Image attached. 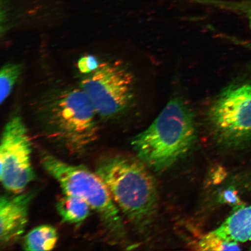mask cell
Masks as SVG:
<instances>
[{
  "mask_svg": "<svg viewBox=\"0 0 251 251\" xmlns=\"http://www.w3.org/2000/svg\"><path fill=\"white\" fill-rule=\"evenodd\" d=\"M98 61L93 55L84 56L77 62V68L81 74H88L95 71L99 67Z\"/></svg>",
  "mask_w": 251,
  "mask_h": 251,
  "instance_id": "cell-14",
  "label": "cell"
},
{
  "mask_svg": "<svg viewBox=\"0 0 251 251\" xmlns=\"http://www.w3.org/2000/svg\"><path fill=\"white\" fill-rule=\"evenodd\" d=\"M23 66L19 64H6L0 72V102L8 99L16 82L21 76Z\"/></svg>",
  "mask_w": 251,
  "mask_h": 251,
  "instance_id": "cell-12",
  "label": "cell"
},
{
  "mask_svg": "<svg viewBox=\"0 0 251 251\" xmlns=\"http://www.w3.org/2000/svg\"><path fill=\"white\" fill-rule=\"evenodd\" d=\"M56 209L63 222L75 225L85 221L92 209L80 198L65 194L56 202Z\"/></svg>",
  "mask_w": 251,
  "mask_h": 251,
  "instance_id": "cell-10",
  "label": "cell"
},
{
  "mask_svg": "<svg viewBox=\"0 0 251 251\" xmlns=\"http://www.w3.org/2000/svg\"><path fill=\"white\" fill-rule=\"evenodd\" d=\"M201 250L205 251H238L241 250L237 243L228 242L219 238L213 232L206 234L200 241Z\"/></svg>",
  "mask_w": 251,
  "mask_h": 251,
  "instance_id": "cell-13",
  "label": "cell"
},
{
  "mask_svg": "<svg viewBox=\"0 0 251 251\" xmlns=\"http://www.w3.org/2000/svg\"><path fill=\"white\" fill-rule=\"evenodd\" d=\"M57 230L50 225L39 226L29 232L24 238L23 247L25 251H51L58 243Z\"/></svg>",
  "mask_w": 251,
  "mask_h": 251,
  "instance_id": "cell-11",
  "label": "cell"
},
{
  "mask_svg": "<svg viewBox=\"0 0 251 251\" xmlns=\"http://www.w3.org/2000/svg\"><path fill=\"white\" fill-rule=\"evenodd\" d=\"M196 136L193 111L183 99L174 97L147 129L133 137L131 144L140 161L159 172L186 155Z\"/></svg>",
  "mask_w": 251,
  "mask_h": 251,
  "instance_id": "cell-3",
  "label": "cell"
},
{
  "mask_svg": "<svg viewBox=\"0 0 251 251\" xmlns=\"http://www.w3.org/2000/svg\"><path fill=\"white\" fill-rule=\"evenodd\" d=\"M207 119L216 139L237 147L251 141V82L230 84L210 105Z\"/></svg>",
  "mask_w": 251,
  "mask_h": 251,
  "instance_id": "cell-5",
  "label": "cell"
},
{
  "mask_svg": "<svg viewBox=\"0 0 251 251\" xmlns=\"http://www.w3.org/2000/svg\"><path fill=\"white\" fill-rule=\"evenodd\" d=\"M212 232L228 242L244 243L251 240V206L237 209Z\"/></svg>",
  "mask_w": 251,
  "mask_h": 251,
  "instance_id": "cell-9",
  "label": "cell"
},
{
  "mask_svg": "<svg viewBox=\"0 0 251 251\" xmlns=\"http://www.w3.org/2000/svg\"><path fill=\"white\" fill-rule=\"evenodd\" d=\"M222 200L224 202L227 203L228 205L234 206L238 208L243 207V202L238 196L237 191L234 188H228V190L225 191L222 196Z\"/></svg>",
  "mask_w": 251,
  "mask_h": 251,
  "instance_id": "cell-15",
  "label": "cell"
},
{
  "mask_svg": "<svg viewBox=\"0 0 251 251\" xmlns=\"http://www.w3.org/2000/svg\"><path fill=\"white\" fill-rule=\"evenodd\" d=\"M146 165L130 157L108 155L96 166L118 208L139 230L150 224L158 205L155 181Z\"/></svg>",
  "mask_w": 251,
  "mask_h": 251,
  "instance_id": "cell-1",
  "label": "cell"
},
{
  "mask_svg": "<svg viewBox=\"0 0 251 251\" xmlns=\"http://www.w3.org/2000/svg\"><path fill=\"white\" fill-rule=\"evenodd\" d=\"M40 161L47 174L57 181L63 193L80 198L97 213L108 243L125 246L127 232L120 210L96 172L83 166L68 164L46 151L41 152Z\"/></svg>",
  "mask_w": 251,
  "mask_h": 251,
  "instance_id": "cell-4",
  "label": "cell"
},
{
  "mask_svg": "<svg viewBox=\"0 0 251 251\" xmlns=\"http://www.w3.org/2000/svg\"><path fill=\"white\" fill-rule=\"evenodd\" d=\"M80 88L97 115L112 118L125 111L132 100L134 78L121 63L105 62L81 81Z\"/></svg>",
  "mask_w": 251,
  "mask_h": 251,
  "instance_id": "cell-6",
  "label": "cell"
},
{
  "mask_svg": "<svg viewBox=\"0 0 251 251\" xmlns=\"http://www.w3.org/2000/svg\"><path fill=\"white\" fill-rule=\"evenodd\" d=\"M20 117L9 119L3 130L0 146V180L6 190L23 193L35 178L31 164L32 145Z\"/></svg>",
  "mask_w": 251,
  "mask_h": 251,
  "instance_id": "cell-7",
  "label": "cell"
},
{
  "mask_svg": "<svg viewBox=\"0 0 251 251\" xmlns=\"http://www.w3.org/2000/svg\"><path fill=\"white\" fill-rule=\"evenodd\" d=\"M95 109L82 89L59 91L41 103L38 118L49 139L69 154H84L98 137Z\"/></svg>",
  "mask_w": 251,
  "mask_h": 251,
  "instance_id": "cell-2",
  "label": "cell"
},
{
  "mask_svg": "<svg viewBox=\"0 0 251 251\" xmlns=\"http://www.w3.org/2000/svg\"><path fill=\"white\" fill-rule=\"evenodd\" d=\"M36 194L33 191L2 196L0 199V244L7 247L20 239L27 225L28 213Z\"/></svg>",
  "mask_w": 251,
  "mask_h": 251,
  "instance_id": "cell-8",
  "label": "cell"
}]
</instances>
